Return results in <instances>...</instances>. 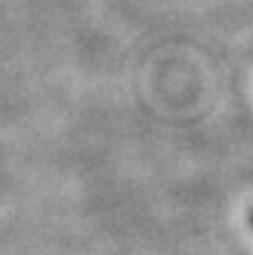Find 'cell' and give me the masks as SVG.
Here are the masks:
<instances>
[{
	"instance_id": "1",
	"label": "cell",
	"mask_w": 253,
	"mask_h": 255,
	"mask_svg": "<svg viewBox=\"0 0 253 255\" xmlns=\"http://www.w3.org/2000/svg\"><path fill=\"white\" fill-rule=\"evenodd\" d=\"M251 226H253V211H251Z\"/></svg>"
}]
</instances>
